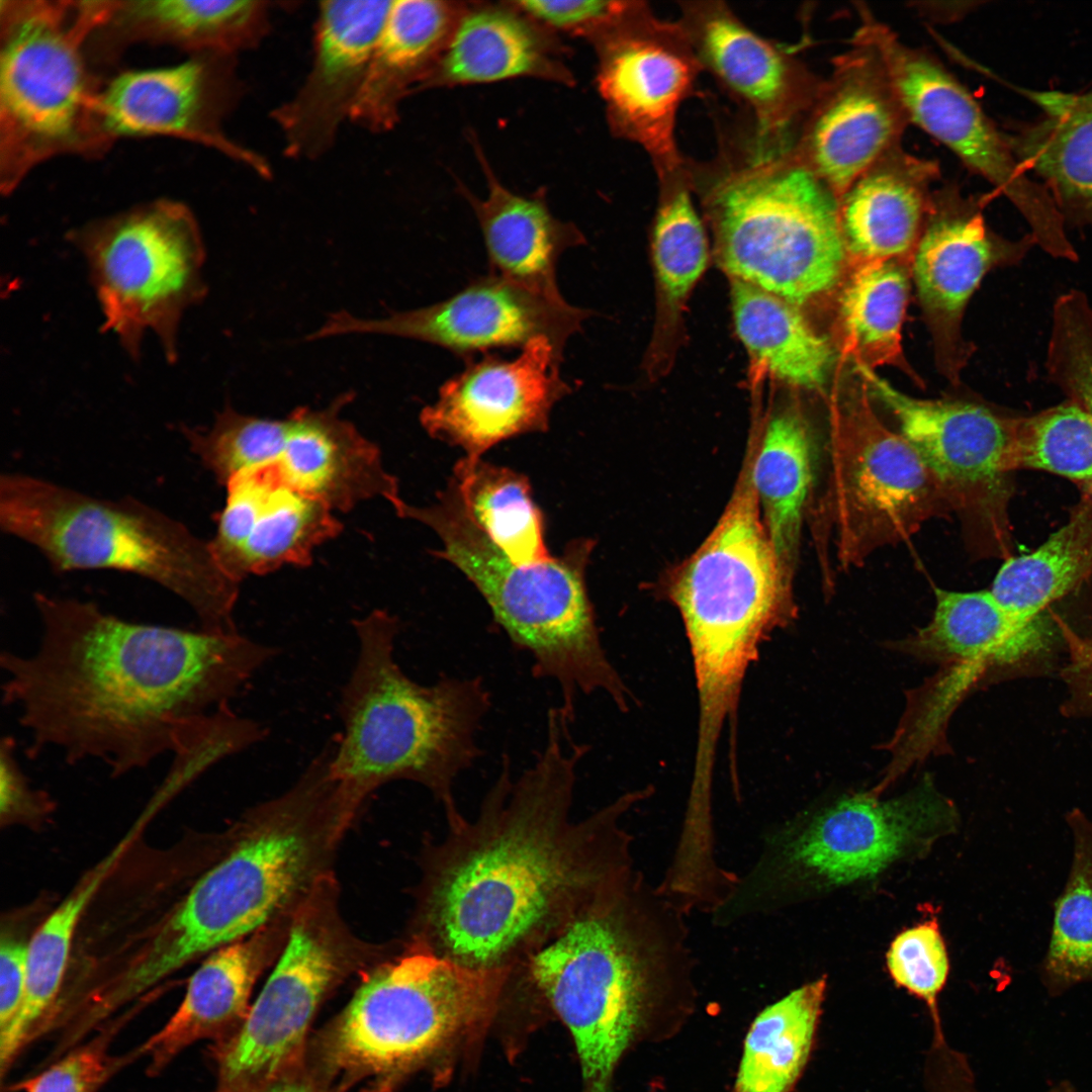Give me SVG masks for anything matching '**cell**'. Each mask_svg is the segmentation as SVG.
I'll use <instances>...</instances> for the list:
<instances>
[{
    "mask_svg": "<svg viewBox=\"0 0 1092 1092\" xmlns=\"http://www.w3.org/2000/svg\"><path fill=\"white\" fill-rule=\"evenodd\" d=\"M716 256L731 277L797 307L827 298L848 265L838 198L791 152L754 158L711 185Z\"/></svg>",
    "mask_w": 1092,
    "mask_h": 1092,
    "instance_id": "7c38bea8",
    "label": "cell"
},
{
    "mask_svg": "<svg viewBox=\"0 0 1092 1092\" xmlns=\"http://www.w3.org/2000/svg\"><path fill=\"white\" fill-rule=\"evenodd\" d=\"M291 916L211 951L189 978L174 1013L139 1045L148 1076L160 1075L192 1044L220 1042L241 1026L257 979L284 946Z\"/></svg>",
    "mask_w": 1092,
    "mask_h": 1092,
    "instance_id": "83f0119b",
    "label": "cell"
},
{
    "mask_svg": "<svg viewBox=\"0 0 1092 1092\" xmlns=\"http://www.w3.org/2000/svg\"><path fill=\"white\" fill-rule=\"evenodd\" d=\"M237 56L192 55L166 68L121 72L105 81L96 113L108 143L119 138L169 135L214 149L271 178L266 159L231 140L223 122L242 96Z\"/></svg>",
    "mask_w": 1092,
    "mask_h": 1092,
    "instance_id": "ffe728a7",
    "label": "cell"
},
{
    "mask_svg": "<svg viewBox=\"0 0 1092 1092\" xmlns=\"http://www.w3.org/2000/svg\"><path fill=\"white\" fill-rule=\"evenodd\" d=\"M680 171L662 178L663 194L652 239L655 276L663 303L678 311L708 262V242Z\"/></svg>",
    "mask_w": 1092,
    "mask_h": 1092,
    "instance_id": "f6af8a7d",
    "label": "cell"
},
{
    "mask_svg": "<svg viewBox=\"0 0 1092 1092\" xmlns=\"http://www.w3.org/2000/svg\"><path fill=\"white\" fill-rule=\"evenodd\" d=\"M593 40L598 89L613 128L642 146L662 178L676 173L681 161L675 117L702 68L685 28L629 2L621 18Z\"/></svg>",
    "mask_w": 1092,
    "mask_h": 1092,
    "instance_id": "ac0fdd59",
    "label": "cell"
},
{
    "mask_svg": "<svg viewBox=\"0 0 1092 1092\" xmlns=\"http://www.w3.org/2000/svg\"><path fill=\"white\" fill-rule=\"evenodd\" d=\"M353 397L346 392L325 408L301 406L284 418V437L274 463L288 484L333 511L346 512L376 496L390 504L400 497L396 478L385 470L378 448L341 417Z\"/></svg>",
    "mask_w": 1092,
    "mask_h": 1092,
    "instance_id": "f1b7e54d",
    "label": "cell"
},
{
    "mask_svg": "<svg viewBox=\"0 0 1092 1092\" xmlns=\"http://www.w3.org/2000/svg\"><path fill=\"white\" fill-rule=\"evenodd\" d=\"M517 975L518 967L472 969L408 941L363 975L306 1059L334 1092L359 1082L366 1092H393L432 1057L486 1027Z\"/></svg>",
    "mask_w": 1092,
    "mask_h": 1092,
    "instance_id": "52a82bcc",
    "label": "cell"
},
{
    "mask_svg": "<svg viewBox=\"0 0 1092 1092\" xmlns=\"http://www.w3.org/2000/svg\"><path fill=\"white\" fill-rule=\"evenodd\" d=\"M569 725L550 709L531 766L514 780L505 758L476 817L445 815L444 837L422 855L410 941L468 968H514L637 866L623 820L654 788L574 820L586 746L573 741Z\"/></svg>",
    "mask_w": 1092,
    "mask_h": 1092,
    "instance_id": "6da1fadb",
    "label": "cell"
},
{
    "mask_svg": "<svg viewBox=\"0 0 1092 1092\" xmlns=\"http://www.w3.org/2000/svg\"><path fill=\"white\" fill-rule=\"evenodd\" d=\"M746 461L719 522L668 589L692 654L698 721L708 728L738 720L744 678L761 644L797 615Z\"/></svg>",
    "mask_w": 1092,
    "mask_h": 1092,
    "instance_id": "9c48e42d",
    "label": "cell"
},
{
    "mask_svg": "<svg viewBox=\"0 0 1092 1092\" xmlns=\"http://www.w3.org/2000/svg\"><path fill=\"white\" fill-rule=\"evenodd\" d=\"M908 260L884 259L852 267L838 297L836 332L841 355L874 370L892 365L914 380L901 345L910 292Z\"/></svg>",
    "mask_w": 1092,
    "mask_h": 1092,
    "instance_id": "f35d334b",
    "label": "cell"
},
{
    "mask_svg": "<svg viewBox=\"0 0 1092 1092\" xmlns=\"http://www.w3.org/2000/svg\"><path fill=\"white\" fill-rule=\"evenodd\" d=\"M353 817L324 749L282 796L253 810L244 835L206 872L115 981L129 1001L190 961L292 914L325 875Z\"/></svg>",
    "mask_w": 1092,
    "mask_h": 1092,
    "instance_id": "277c9868",
    "label": "cell"
},
{
    "mask_svg": "<svg viewBox=\"0 0 1092 1092\" xmlns=\"http://www.w3.org/2000/svg\"><path fill=\"white\" fill-rule=\"evenodd\" d=\"M687 917L636 866L525 962L568 1028L586 1084L608 1083L651 1017L690 999Z\"/></svg>",
    "mask_w": 1092,
    "mask_h": 1092,
    "instance_id": "3957f363",
    "label": "cell"
},
{
    "mask_svg": "<svg viewBox=\"0 0 1092 1092\" xmlns=\"http://www.w3.org/2000/svg\"><path fill=\"white\" fill-rule=\"evenodd\" d=\"M180 429L191 451L225 485L240 473L275 463L285 422L241 414L225 405L209 429Z\"/></svg>",
    "mask_w": 1092,
    "mask_h": 1092,
    "instance_id": "bcb514c9",
    "label": "cell"
},
{
    "mask_svg": "<svg viewBox=\"0 0 1092 1092\" xmlns=\"http://www.w3.org/2000/svg\"><path fill=\"white\" fill-rule=\"evenodd\" d=\"M549 30L510 2L465 4L436 67L420 89L533 77L570 84Z\"/></svg>",
    "mask_w": 1092,
    "mask_h": 1092,
    "instance_id": "1f68e13d",
    "label": "cell"
},
{
    "mask_svg": "<svg viewBox=\"0 0 1092 1092\" xmlns=\"http://www.w3.org/2000/svg\"><path fill=\"white\" fill-rule=\"evenodd\" d=\"M1046 1092H1079L1071 1083L1061 1082L1051 1087Z\"/></svg>",
    "mask_w": 1092,
    "mask_h": 1092,
    "instance_id": "9f6ffc18",
    "label": "cell"
},
{
    "mask_svg": "<svg viewBox=\"0 0 1092 1092\" xmlns=\"http://www.w3.org/2000/svg\"><path fill=\"white\" fill-rule=\"evenodd\" d=\"M335 898L325 875L292 913L284 946L247 1017L211 1049L215 1092H250L304 1059L321 1004L360 963Z\"/></svg>",
    "mask_w": 1092,
    "mask_h": 1092,
    "instance_id": "9a60e30c",
    "label": "cell"
},
{
    "mask_svg": "<svg viewBox=\"0 0 1092 1092\" xmlns=\"http://www.w3.org/2000/svg\"><path fill=\"white\" fill-rule=\"evenodd\" d=\"M888 972L899 987L923 1000L932 1011L947 980L948 956L936 920L901 931L886 954Z\"/></svg>",
    "mask_w": 1092,
    "mask_h": 1092,
    "instance_id": "681fc988",
    "label": "cell"
},
{
    "mask_svg": "<svg viewBox=\"0 0 1092 1092\" xmlns=\"http://www.w3.org/2000/svg\"><path fill=\"white\" fill-rule=\"evenodd\" d=\"M870 396L862 379L830 396L824 504L842 568L907 540L925 521L949 510L916 450L879 419Z\"/></svg>",
    "mask_w": 1092,
    "mask_h": 1092,
    "instance_id": "5bb4252c",
    "label": "cell"
},
{
    "mask_svg": "<svg viewBox=\"0 0 1092 1092\" xmlns=\"http://www.w3.org/2000/svg\"><path fill=\"white\" fill-rule=\"evenodd\" d=\"M208 541L220 567L241 581L283 565H306L323 542L342 524L321 500L288 484L267 465L234 476Z\"/></svg>",
    "mask_w": 1092,
    "mask_h": 1092,
    "instance_id": "4316f807",
    "label": "cell"
},
{
    "mask_svg": "<svg viewBox=\"0 0 1092 1092\" xmlns=\"http://www.w3.org/2000/svg\"><path fill=\"white\" fill-rule=\"evenodd\" d=\"M681 25L701 65L751 109L756 133L753 156L791 152V131L805 121L823 82L722 3L689 6Z\"/></svg>",
    "mask_w": 1092,
    "mask_h": 1092,
    "instance_id": "d4e9b609",
    "label": "cell"
},
{
    "mask_svg": "<svg viewBox=\"0 0 1092 1092\" xmlns=\"http://www.w3.org/2000/svg\"><path fill=\"white\" fill-rule=\"evenodd\" d=\"M856 9L859 24L852 39L877 53L909 122L1006 196L1029 224L1035 245L1056 259L1069 258L1074 246L1052 195L1027 175L967 88L930 53L902 42L864 4Z\"/></svg>",
    "mask_w": 1092,
    "mask_h": 1092,
    "instance_id": "2e32d148",
    "label": "cell"
},
{
    "mask_svg": "<svg viewBox=\"0 0 1092 1092\" xmlns=\"http://www.w3.org/2000/svg\"><path fill=\"white\" fill-rule=\"evenodd\" d=\"M1044 366L1051 382L1092 418V302L1081 290L1053 305Z\"/></svg>",
    "mask_w": 1092,
    "mask_h": 1092,
    "instance_id": "7dc6e473",
    "label": "cell"
},
{
    "mask_svg": "<svg viewBox=\"0 0 1092 1092\" xmlns=\"http://www.w3.org/2000/svg\"><path fill=\"white\" fill-rule=\"evenodd\" d=\"M452 481L471 521L513 562L530 566L553 557L526 476L482 459L471 463L461 458Z\"/></svg>",
    "mask_w": 1092,
    "mask_h": 1092,
    "instance_id": "b9f144b4",
    "label": "cell"
},
{
    "mask_svg": "<svg viewBox=\"0 0 1092 1092\" xmlns=\"http://www.w3.org/2000/svg\"><path fill=\"white\" fill-rule=\"evenodd\" d=\"M270 2L260 0L110 1L108 12L91 34V60H113L138 42L166 43L192 55L238 56L256 49L271 27Z\"/></svg>",
    "mask_w": 1092,
    "mask_h": 1092,
    "instance_id": "f546056e",
    "label": "cell"
},
{
    "mask_svg": "<svg viewBox=\"0 0 1092 1092\" xmlns=\"http://www.w3.org/2000/svg\"><path fill=\"white\" fill-rule=\"evenodd\" d=\"M122 845L89 872L27 943L26 985L20 1008L0 1030L2 1084L22 1052L54 1027L58 995L77 924L114 864Z\"/></svg>",
    "mask_w": 1092,
    "mask_h": 1092,
    "instance_id": "d590c367",
    "label": "cell"
},
{
    "mask_svg": "<svg viewBox=\"0 0 1092 1092\" xmlns=\"http://www.w3.org/2000/svg\"><path fill=\"white\" fill-rule=\"evenodd\" d=\"M550 32L596 38L615 24L629 2L622 1H514L510 2Z\"/></svg>",
    "mask_w": 1092,
    "mask_h": 1092,
    "instance_id": "f907efd6",
    "label": "cell"
},
{
    "mask_svg": "<svg viewBox=\"0 0 1092 1092\" xmlns=\"http://www.w3.org/2000/svg\"><path fill=\"white\" fill-rule=\"evenodd\" d=\"M1035 242L996 235L981 203L954 184L933 190L929 212L912 257V275L923 318L931 334L936 362L949 380L972 353L962 335L965 309L992 269L1017 265Z\"/></svg>",
    "mask_w": 1092,
    "mask_h": 1092,
    "instance_id": "44dd1931",
    "label": "cell"
},
{
    "mask_svg": "<svg viewBox=\"0 0 1092 1092\" xmlns=\"http://www.w3.org/2000/svg\"><path fill=\"white\" fill-rule=\"evenodd\" d=\"M854 370L870 395L898 421L900 434L916 450L972 538L977 537L987 552L1008 553L1015 417L977 402L915 398L870 368Z\"/></svg>",
    "mask_w": 1092,
    "mask_h": 1092,
    "instance_id": "e0dca14e",
    "label": "cell"
},
{
    "mask_svg": "<svg viewBox=\"0 0 1092 1092\" xmlns=\"http://www.w3.org/2000/svg\"><path fill=\"white\" fill-rule=\"evenodd\" d=\"M1073 858L1065 887L1054 905L1049 946L1040 978L1051 996L1092 982V821L1079 809L1067 815Z\"/></svg>",
    "mask_w": 1092,
    "mask_h": 1092,
    "instance_id": "7bdbcfd3",
    "label": "cell"
},
{
    "mask_svg": "<svg viewBox=\"0 0 1092 1092\" xmlns=\"http://www.w3.org/2000/svg\"><path fill=\"white\" fill-rule=\"evenodd\" d=\"M391 0L322 1L305 79L271 117L290 159L313 161L334 146L350 116Z\"/></svg>",
    "mask_w": 1092,
    "mask_h": 1092,
    "instance_id": "484cf974",
    "label": "cell"
},
{
    "mask_svg": "<svg viewBox=\"0 0 1092 1092\" xmlns=\"http://www.w3.org/2000/svg\"><path fill=\"white\" fill-rule=\"evenodd\" d=\"M588 314L561 294L537 291L488 274L429 306L380 318H362L347 311L333 313L307 339L386 335L426 342L468 357L496 348L523 349L544 337L563 353L567 340L580 331Z\"/></svg>",
    "mask_w": 1092,
    "mask_h": 1092,
    "instance_id": "d6986e66",
    "label": "cell"
},
{
    "mask_svg": "<svg viewBox=\"0 0 1092 1092\" xmlns=\"http://www.w3.org/2000/svg\"><path fill=\"white\" fill-rule=\"evenodd\" d=\"M250 1092H333L306 1060L284 1070Z\"/></svg>",
    "mask_w": 1092,
    "mask_h": 1092,
    "instance_id": "11a10c76",
    "label": "cell"
},
{
    "mask_svg": "<svg viewBox=\"0 0 1092 1092\" xmlns=\"http://www.w3.org/2000/svg\"><path fill=\"white\" fill-rule=\"evenodd\" d=\"M126 1019L112 1020L87 1042L74 1045L2 1092H99L113 1076L142 1058L138 1046L123 1055L110 1053L111 1041Z\"/></svg>",
    "mask_w": 1092,
    "mask_h": 1092,
    "instance_id": "c3c4849f",
    "label": "cell"
},
{
    "mask_svg": "<svg viewBox=\"0 0 1092 1092\" xmlns=\"http://www.w3.org/2000/svg\"><path fill=\"white\" fill-rule=\"evenodd\" d=\"M954 804L930 776L902 795L846 794L768 829L753 864L712 914L717 927L764 917L833 888L871 881L951 830Z\"/></svg>",
    "mask_w": 1092,
    "mask_h": 1092,
    "instance_id": "30bf717a",
    "label": "cell"
},
{
    "mask_svg": "<svg viewBox=\"0 0 1092 1092\" xmlns=\"http://www.w3.org/2000/svg\"><path fill=\"white\" fill-rule=\"evenodd\" d=\"M0 526L35 547L58 572L114 569L141 575L183 600L200 629L237 632L240 582L209 542L132 497L108 499L21 473L0 477Z\"/></svg>",
    "mask_w": 1092,
    "mask_h": 1092,
    "instance_id": "ba28073f",
    "label": "cell"
},
{
    "mask_svg": "<svg viewBox=\"0 0 1092 1092\" xmlns=\"http://www.w3.org/2000/svg\"><path fill=\"white\" fill-rule=\"evenodd\" d=\"M801 413L786 408L768 421L757 454H751V481L763 524L782 571L791 581L802 520L814 478V447Z\"/></svg>",
    "mask_w": 1092,
    "mask_h": 1092,
    "instance_id": "8d00e7d4",
    "label": "cell"
},
{
    "mask_svg": "<svg viewBox=\"0 0 1092 1092\" xmlns=\"http://www.w3.org/2000/svg\"><path fill=\"white\" fill-rule=\"evenodd\" d=\"M560 352L544 337L512 360L487 355L444 382L423 408L428 434L460 447L468 462L506 439L549 428L554 405L571 392L560 375Z\"/></svg>",
    "mask_w": 1092,
    "mask_h": 1092,
    "instance_id": "7402d4cb",
    "label": "cell"
},
{
    "mask_svg": "<svg viewBox=\"0 0 1092 1092\" xmlns=\"http://www.w3.org/2000/svg\"><path fill=\"white\" fill-rule=\"evenodd\" d=\"M437 498L421 508L399 498L392 508L438 535L437 556L476 586L509 640L532 658L533 675L556 682L561 715L572 723L577 696L597 692L628 712L635 697L605 651L585 587L592 543L574 541L558 557L522 566L475 526L453 481Z\"/></svg>",
    "mask_w": 1092,
    "mask_h": 1092,
    "instance_id": "8992f818",
    "label": "cell"
},
{
    "mask_svg": "<svg viewBox=\"0 0 1092 1092\" xmlns=\"http://www.w3.org/2000/svg\"><path fill=\"white\" fill-rule=\"evenodd\" d=\"M465 3L392 1L350 121L372 133L392 129L401 101L419 90L441 58Z\"/></svg>",
    "mask_w": 1092,
    "mask_h": 1092,
    "instance_id": "d6a6232c",
    "label": "cell"
},
{
    "mask_svg": "<svg viewBox=\"0 0 1092 1092\" xmlns=\"http://www.w3.org/2000/svg\"><path fill=\"white\" fill-rule=\"evenodd\" d=\"M833 60L792 153L839 198L894 147L909 123L877 53L851 39Z\"/></svg>",
    "mask_w": 1092,
    "mask_h": 1092,
    "instance_id": "603a6c76",
    "label": "cell"
},
{
    "mask_svg": "<svg viewBox=\"0 0 1092 1092\" xmlns=\"http://www.w3.org/2000/svg\"><path fill=\"white\" fill-rule=\"evenodd\" d=\"M108 1L0 2V187L10 193L59 155L111 147L96 113L103 85L87 43Z\"/></svg>",
    "mask_w": 1092,
    "mask_h": 1092,
    "instance_id": "8fae6325",
    "label": "cell"
},
{
    "mask_svg": "<svg viewBox=\"0 0 1092 1092\" xmlns=\"http://www.w3.org/2000/svg\"><path fill=\"white\" fill-rule=\"evenodd\" d=\"M29 654L0 655L3 705L27 733L26 754L57 749L99 760L112 777L172 752L191 723L229 704L277 649L239 631L123 620L97 604L36 593Z\"/></svg>",
    "mask_w": 1092,
    "mask_h": 1092,
    "instance_id": "7a4b0ae2",
    "label": "cell"
},
{
    "mask_svg": "<svg viewBox=\"0 0 1092 1092\" xmlns=\"http://www.w3.org/2000/svg\"><path fill=\"white\" fill-rule=\"evenodd\" d=\"M487 181L484 199L465 191L486 249L490 274L528 288L559 295L556 268L562 253L583 244L582 234L556 218L542 195L509 190L494 176L481 152Z\"/></svg>",
    "mask_w": 1092,
    "mask_h": 1092,
    "instance_id": "836d02e7",
    "label": "cell"
},
{
    "mask_svg": "<svg viewBox=\"0 0 1092 1092\" xmlns=\"http://www.w3.org/2000/svg\"><path fill=\"white\" fill-rule=\"evenodd\" d=\"M17 744L10 735L0 741V809L3 819L33 816L49 805L43 793L30 789L16 756Z\"/></svg>",
    "mask_w": 1092,
    "mask_h": 1092,
    "instance_id": "816d5d0a",
    "label": "cell"
},
{
    "mask_svg": "<svg viewBox=\"0 0 1092 1092\" xmlns=\"http://www.w3.org/2000/svg\"><path fill=\"white\" fill-rule=\"evenodd\" d=\"M1039 118L1005 139L1026 171L1042 178L1065 222L1092 229V89L1023 90Z\"/></svg>",
    "mask_w": 1092,
    "mask_h": 1092,
    "instance_id": "e575fe53",
    "label": "cell"
},
{
    "mask_svg": "<svg viewBox=\"0 0 1092 1092\" xmlns=\"http://www.w3.org/2000/svg\"><path fill=\"white\" fill-rule=\"evenodd\" d=\"M1011 465L1068 478L1092 494V418L1067 399L1028 417H1015Z\"/></svg>",
    "mask_w": 1092,
    "mask_h": 1092,
    "instance_id": "ee69618b",
    "label": "cell"
},
{
    "mask_svg": "<svg viewBox=\"0 0 1092 1092\" xmlns=\"http://www.w3.org/2000/svg\"><path fill=\"white\" fill-rule=\"evenodd\" d=\"M938 178L936 162L900 145L867 169L838 200L848 264L912 258Z\"/></svg>",
    "mask_w": 1092,
    "mask_h": 1092,
    "instance_id": "4dcf8cb0",
    "label": "cell"
},
{
    "mask_svg": "<svg viewBox=\"0 0 1092 1092\" xmlns=\"http://www.w3.org/2000/svg\"><path fill=\"white\" fill-rule=\"evenodd\" d=\"M731 301L737 336L759 365L790 385L824 389L836 355L799 307L739 280H731Z\"/></svg>",
    "mask_w": 1092,
    "mask_h": 1092,
    "instance_id": "74e56055",
    "label": "cell"
},
{
    "mask_svg": "<svg viewBox=\"0 0 1092 1092\" xmlns=\"http://www.w3.org/2000/svg\"><path fill=\"white\" fill-rule=\"evenodd\" d=\"M586 1092H611L609 1083L587 1084Z\"/></svg>",
    "mask_w": 1092,
    "mask_h": 1092,
    "instance_id": "6f0895ef",
    "label": "cell"
},
{
    "mask_svg": "<svg viewBox=\"0 0 1092 1092\" xmlns=\"http://www.w3.org/2000/svg\"><path fill=\"white\" fill-rule=\"evenodd\" d=\"M103 314L132 358L147 332L166 358L178 356V331L188 307L206 294L205 249L196 218L184 204L160 199L74 230Z\"/></svg>",
    "mask_w": 1092,
    "mask_h": 1092,
    "instance_id": "4fadbf2b",
    "label": "cell"
},
{
    "mask_svg": "<svg viewBox=\"0 0 1092 1092\" xmlns=\"http://www.w3.org/2000/svg\"><path fill=\"white\" fill-rule=\"evenodd\" d=\"M1092 576V494L1084 492L1068 521L1033 552L1009 557L991 592L1025 621L1041 618L1052 603Z\"/></svg>",
    "mask_w": 1092,
    "mask_h": 1092,
    "instance_id": "ab89813d",
    "label": "cell"
},
{
    "mask_svg": "<svg viewBox=\"0 0 1092 1092\" xmlns=\"http://www.w3.org/2000/svg\"><path fill=\"white\" fill-rule=\"evenodd\" d=\"M930 622L889 648L939 666L923 690L935 710L950 714L954 705L991 671L1020 666L1046 654L1054 631L1041 617L1025 621L992 592L935 590Z\"/></svg>",
    "mask_w": 1092,
    "mask_h": 1092,
    "instance_id": "cb8c5ba5",
    "label": "cell"
},
{
    "mask_svg": "<svg viewBox=\"0 0 1092 1092\" xmlns=\"http://www.w3.org/2000/svg\"><path fill=\"white\" fill-rule=\"evenodd\" d=\"M1061 633L1068 651L1061 671L1068 690L1062 711L1069 717L1092 715V636H1081L1066 625Z\"/></svg>",
    "mask_w": 1092,
    "mask_h": 1092,
    "instance_id": "f5cc1de1",
    "label": "cell"
},
{
    "mask_svg": "<svg viewBox=\"0 0 1092 1092\" xmlns=\"http://www.w3.org/2000/svg\"><path fill=\"white\" fill-rule=\"evenodd\" d=\"M27 943L2 938L0 945V1030L17 1014L26 985Z\"/></svg>",
    "mask_w": 1092,
    "mask_h": 1092,
    "instance_id": "db71d44e",
    "label": "cell"
},
{
    "mask_svg": "<svg viewBox=\"0 0 1092 1092\" xmlns=\"http://www.w3.org/2000/svg\"><path fill=\"white\" fill-rule=\"evenodd\" d=\"M354 628L358 652L341 691L334 775L358 807L375 789L402 780L427 788L445 813L457 810L455 782L480 754L477 733L491 706L483 680L415 681L396 661L399 623L387 612L373 611Z\"/></svg>",
    "mask_w": 1092,
    "mask_h": 1092,
    "instance_id": "5b68a950",
    "label": "cell"
},
{
    "mask_svg": "<svg viewBox=\"0 0 1092 1092\" xmlns=\"http://www.w3.org/2000/svg\"><path fill=\"white\" fill-rule=\"evenodd\" d=\"M825 977L767 1005L747 1031L735 1092H791L810 1056L825 999Z\"/></svg>",
    "mask_w": 1092,
    "mask_h": 1092,
    "instance_id": "60d3db41",
    "label": "cell"
}]
</instances>
